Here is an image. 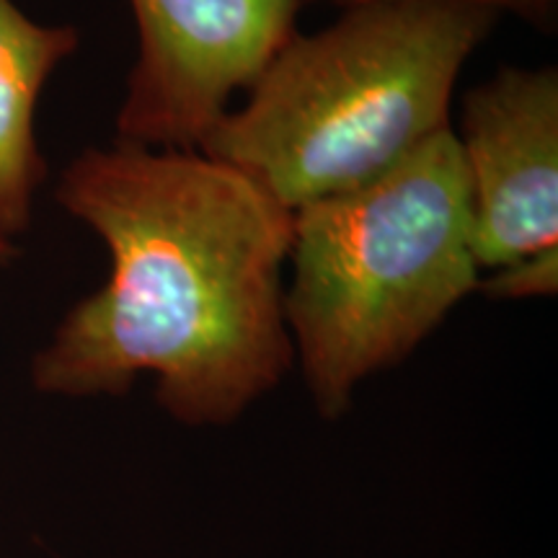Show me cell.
<instances>
[{
  "instance_id": "6da1fadb",
  "label": "cell",
  "mask_w": 558,
  "mask_h": 558,
  "mask_svg": "<svg viewBox=\"0 0 558 558\" xmlns=\"http://www.w3.org/2000/svg\"><path fill=\"white\" fill-rule=\"evenodd\" d=\"M54 197L109 248L111 271L32 362L41 393L122 396L143 375L186 427H226L295 362L282 269L292 213L199 150L114 140Z\"/></svg>"
},
{
  "instance_id": "7a4b0ae2",
  "label": "cell",
  "mask_w": 558,
  "mask_h": 558,
  "mask_svg": "<svg viewBox=\"0 0 558 558\" xmlns=\"http://www.w3.org/2000/svg\"><path fill=\"white\" fill-rule=\"evenodd\" d=\"M497 16L473 5H352L292 34L199 153L241 171L290 213L399 166L450 130L460 70Z\"/></svg>"
},
{
  "instance_id": "3957f363",
  "label": "cell",
  "mask_w": 558,
  "mask_h": 558,
  "mask_svg": "<svg viewBox=\"0 0 558 558\" xmlns=\"http://www.w3.org/2000/svg\"><path fill=\"white\" fill-rule=\"evenodd\" d=\"M284 318L324 418L399 365L478 288L471 194L456 132L399 166L292 213Z\"/></svg>"
},
{
  "instance_id": "277c9868",
  "label": "cell",
  "mask_w": 558,
  "mask_h": 558,
  "mask_svg": "<svg viewBox=\"0 0 558 558\" xmlns=\"http://www.w3.org/2000/svg\"><path fill=\"white\" fill-rule=\"evenodd\" d=\"M305 0H130L137 60L117 114V140L199 150L239 88L295 34Z\"/></svg>"
},
{
  "instance_id": "5b68a950",
  "label": "cell",
  "mask_w": 558,
  "mask_h": 558,
  "mask_svg": "<svg viewBox=\"0 0 558 558\" xmlns=\"http://www.w3.org/2000/svg\"><path fill=\"white\" fill-rule=\"evenodd\" d=\"M458 148L478 269L558 248V70L501 68L463 99Z\"/></svg>"
},
{
  "instance_id": "8992f818",
  "label": "cell",
  "mask_w": 558,
  "mask_h": 558,
  "mask_svg": "<svg viewBox=\"0 0 558 558\" xmlns=\"http://www.w3.org/2000/svg\"><path fill=\"white\" fill-rule=\"evenodd\" d=\"M81 45L75 26L39 24L13 0H0V239L32 226L34 197L47 179L37 145V104L60 62Z\"/></svg>"
},
{
  "instance_id": "52a82bcc",
  "label": "cell",
  "mask_w": 558,
  "mask_h": 558,
  "mask_svg": "<svg viewBox=\"0 0 558 558\" xmlns=\"http://www.w3.org/2000/svg\"><path fill=\"white\" fill-rule=\"evenodd\" d=\"M481 290L492 298H546L556 295L558 290V248L546 254L527 256L518 264H509L505 269H497L492 279L478 284Z\"/></svg>"
},
{
  "instance_id": "ba28073f",
  "label": "cell",
  "mask_w": 558,
  "mask_h": 558,
  "mask_svg": "<svg viewBox=\"0 0 558 558\" xmlns=\"http://www.w3.org/2000/svg\"><path fill=\"white\" fill-rule=\"evenodd\" d=\"M308 3V0H305ZM329 3L344 5V9H352V5H367V3H399V0H329ZM432 3H456V5H473V9L488 11L494 16L499 13H514V16L530 21V24L546 26L556 16V0H432Z\"/></svg>"
},
{
  "instance_id": "9c48e42d",
  "label": "cell",
  "mask_w": 558,
  "mask_h": 558,
  "mask_svg": "<svg viewBox=\"0 0 558 558\" xmlns=\"http://www.w3.org/2000/svg\"><path fill=\"white\" fill-rule=\"evenodd\" d=\"M16 246H13L11 241H3L0 239V267H5V264H11L13 259H16Z\"/></svg>"
}]
</instances>
